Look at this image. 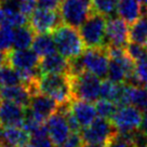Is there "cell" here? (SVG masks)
<instances>
[{
    "label": "cell",
    "mask_w": 147,
    "mask_h": 147,
    "mask_svg": "<svg viewBox=\"0 0 147 147\" xmlns=\"http://www.w3.org/2000/svg\"><path fill=\"white\" fill-rule=\"evenodd\" d=\"M36 32L29 24L14 28L13 48L12 49H29L32 45Z\"/></svg>",
    "instance_id": "22"
},
{
    "label": "cell",
    "mask_w": 147,
    "mask_h": 147,
    "mask_svg": "<svg viewBox=\"0 0 147 147\" xmlns=\"http://www.w3.org/2000/svg\"><path fill=\"white\" fill-rule=\"evenodd\" d=\"M143 5L138 0H119L117 5V15L128 24H133L141 18Z\"/></svg>",
    "instance_id": "19"
},
{
    "label": "cell",
    "mask_w": 147,
    "mask_h": 147,
    "mask_svg": "<svg viewBox=\"0 0 147 147\" xmlns=\"http://www.w3.org/2000/svg\"><path fill=\"white\" fill-rule=\"evenodd\" d=\"M30 135L21 125L0 127V146L22 147L27 145Z\"/></svg>",
    "instance_id": "15"
},
{
    "label": "cell",
    "mask_w": 147,
    "mask_h": 147,
    "mask_svg": "<svg viewBox=\"0 0 147 147\" xmlns=\"http://www.w3.org/2000/svg\"><path fill=\"white\" fill-rule=\"evenodd\" d=\"M105 147H138L130 136L117 134Z\"/></svg>",
    "instance_id": "31"
},
{
    "label": "cell",
    "mask_w": 147,
    "mask_h": 147,
    "mask_svg": "<svg viewBox=\"0 0 147 147\" xmlns=\"http://www.w3.org/2000/svg\"><path fill=\"white\" fill-rule=\"evenodd\" d=\"M70 77L71 98L95 103L101 97V78L88 71Z\"/></svg>",
    "instance_id": "3"
},
{
    "label": "cell",
    "mask_w": 147,
    "mask_h": 147,
    "mask_svg": "<svg viewBox=\"0 0 147 147\" xmlns=\"http://www.w3.org/2000/svg\"><path fill=\"white\" fill-rule=\"evenodd\" d=\"M144 147H147V143H146V145H145V146H144Z\"/></svg>",
    "instance_id": "41"
},
{
    "label": "cell",
    "mask_w": 147,
    "mask_h": 147,
    "mask_svg": "<svg viewBox=\"0 0 147 147\" xmlns=\"http://www.w3.org/2000/svg\"><path fill=\"white\" fill-rule=\"evenodd\" d=\"M145 115L143 116V119H142V124H141V128H140V131H141V133L147 138V111L146 113H144Z\"/></svg>",
    "instance_id": "35"
},
{
    "label": "cell",
    "mask_w": 147,
    "mask_h": 147,
    "mask_svg": "<svg viewBox=\"0 0 147 147\" xmlns=\"http://www.w3.org/2000/svg\"><path fill=\"white\" fill-rule=\"evenodd\" d=\"M39 62V56L32 49H12L7 53V64L16 70L37 69Z\"/></svg>",
    "instance_id": "12"
},
{
    "label": "cell",
    "mask_w": 147,
    "mask_h": 147,
    "mask_svg": "<svg viewBox=\"0 0 147 147\" xmlns=\"http://www.w3.org/2000/svg\"><path fill=\"white\" fill-rule=\"evenodd\" d=\"M106 23L105 16L92 12L79 27V34L87 49L106 47Z\"/></svg>",
    "instance_id": "4"
},
{
    "label": "cell",
    "mask_w": 147,
    "mask_h": 147,
    "mask_svg": "<svg viewBox=\"0 0 147 147\" xmlns=\"http://www.w3.org/2000/svg\"><path fill=\"white\" fill-rule=\"evenodd\" d=\"M26 109V107L14 102L0 98V127H22Z\"/></svg>",
    "instance_id": "13"
},
{
    "label": "cell",
    "mask_w": 147,
    "mask_h": 147,
    "mask_svg": "<svg viewBox=\"0 0 147 147\" xmlns=\"http://www.w3.org/2000/svg\"><path fill=\"white\" fill-rule=\"evenodd\" d=\"M129 105L136 107L142 113L147 111V87L130 84Z\"/></svg>",
    "instance_id": "23"
},
{
    "label": "cell",
    "mask_w": 147,
    "mask_h": 147,
    "mask_svg": "<svg viewBox=\"0 0 147 147\" xmlns=\"http://www.w3.org/2000/svg\"><path fill=\"white\" fill-rule=\"evenodd\" d=\"M22 147H28L27 145H25V146H22Z\"/></svg>",
    "instance_id": "40"
},
{
    "label": "cell",
    "mask_w": 147,
    "mask_h": 147,
    "mask_svg": "<svg viewBox=\"0 0 147 147\" xmlns=\"http://www.w3.org/2000/svg\"><path fill=\"white\" fill-rule=\"evenodd\" d=\"M84 143L79 132H71L61 147H83Z\"/></svg>",
    "instance_id": "32"
},
{
    "label": "cell",
    "mask_w": 147,
    "mask_h": 147,
    "mask_svg": "<svg viewBox=\"0 0 147 147\" xmlns=\"http://www.w3.org/2000/svg\"><path fill=\"white\" fill-rule=\"evenodd\" d=\"M40 75L45 74H66L69 75V60L60 53L53 52L41 57L38 65Z\"/></svg>",
    "instance_id": "17"
},
{
    "label": "cell",
    "mask_w": 147,
    "mask_h": 147,
    "mask_svg": "<svg viewBox=\"0 0 147 147\" xmlns=\"http://www.w3.org/2000/svg\"><path fill=\"white\" fill-rule=\"evenodd\" d=\"M130 42L147 45V9L145 7H143L141 18L130 26Z\"/></svg>",
    "instance_id": "20"
},
{
    "label": "cell",
    "mask_w": 147,
    "mask_h": 147,
    "mask_svg": "<svg viewBox=\"0 0 147 147\" xmlns=\"http://www.w3.org/2000/svg\"><path fill=\"white\" fill-rule=\"evenodd\" d=\"M61 0H37V7L49 10H57Z\"/></svg>",
    "instance_id": "34"
},
{
    "label": "cell",
    "mask_w": 147,
    "mask_h": 147,
    "mask_svg": "<svg viewBox=\"0 0 147 147\" xmlns=\"http://www.w3.org/2000/svg\"><path fill=\"white\" fill-rule=\"evenodd\" d=\"M18 8L21 12L29 16L37 8V0H18Z\"/></svg>",
    "instance_id": "33"
},
{
    "label": "cell",
    "mask_w": 147,
    "mask_h": 147,
    "mask_svg": "<svg viewBox=\"0 0 147 147\" xmlns=\"http://www.w3.org/2000/svg\"><path fill=\"white\" fill-rule=\"evenodd\" d=\"M69 110L76 118L81 129L88 127L96 119V107L91 102L71 100L69 103Z\"/></svg>",
    "instance_id": "16"
},
{
    "label": "cell",
    "mask_w": 147,
    "mask_h": 147,
    "mask_svg": "<svg viewBox=\"0 0 147 147\" xmlns=\"http://www.w3.org/2000/svg\"><path fill=\"white\" fill-rule=\"evenodd\" d=\"M83 147H103V146H96V145H84Z\"/></svg>",
    "instance_id": "39"
},
{
    "label": "cell",
    "mask_w": 147,
    "mask_h": 147,
    "mask_svg": "<svg viewBox=\"0 0 147 147\" xmlns=\"http://www.w3.org/2000/svg\"><path fill=\"white\" fill-rule=\"evenodd\" d=\"M0 82L3 87L23 84L20 71L7 63L0 68Z\"/></svg>",
    "instance_id": "25"
},
{
    "label": "cell",
    "mask_w": 147,
    "mask_h": 147,
    "mask_svg": "<svg viewBox=\"0 0 147 147\" xmlns=\"http://www.w3.org/2000/svg\"><path fill=\"white\" fill-rule=\"evenodd\" d=\"M32 49L37 53L39 57H43L56 51L54 39L50 32L36 34L32 45Z\"/></svg>",
    "instance_id": "21"
},
{
    "label": "cell",
    "mask_w": 147,
    "mask_h": 147,
    "mask_svg": "<svg viewBox=\"0 0 147 147\" xmlns=\"http://www.w3.org/2000/svg\"><path fill=\"white\" fill-rule=\"evenodd\" d=\"M140 2H141V5H143V7H145V8H147V0H138Z\"/></svg>",
    "instance_id": "38"
},
{
    "label": "cell",
    "mask_w": 147,
    "mask_h": 147,
    "mask_svg": "<svg viewBox=\"0 0 147 147\" xmlns=\"http://www.w3.org/2000/svg\"><path fill=\"white\" fill-rule=\"evenodd\" d=\"M0 147H1V146H0Z\"/></svg>",
    "instance_id": "43"
},
{
    "label": "cell",
    "mask_w": 147,
    "mask_h": 147,
    "mask_svg": "<svg viewBox=\"0 0 147 147\" xmlns=\"http://www.w3.org/2000/svg\"><path fill=\"white\" fill-rule=\"evenodd\" d=\"M5 63H7V54L0 52V68H1Z\"/></svg>",
    "instance_id": "36"
},
{
    "label": "cell",
    "mask_w": 147,
    "mask_h": 147,
    "mask_svg": "<svg viewBox=\"0 0 147 147\" xmlns=\"http://www.w3.org/2000/svg\"><path fill=\"white\" fill-rule=\"evenodd\" d=\"M28 24L36 34H43L53 32L63 22L57 10L36 8L28 16Z\"/></svg>",
    "instance_id": "9"
},
{
    "label": "cell",
    "mask_w": 147,
    "mask_h": 147,
    "mask_svg": "<svg viewBox=\"0 0 147 147\" xmlns=\"http://www.w3.org/2000/svg\"><path fill=\"white\" fill-rule=\"evenodd\" d=\"M127 54L134 61V63L142 59L143 56L147 55V45H140L135 42H129L128 46L125 47Z\"/></svg>",
    "instance_id": "30"
},
{
    "label": "cell",
    "mask_w": 147,
    "mask_h": 147,
    "mask_svg": "<svg viewBox=\"0 0 147 147\" xmlns=\"http://www.w3.org/2000/svg\"><path fill=\"white\" fill-rule=\"evenodd\" d=\"M14 28L9 24L3 23L0 26V52L8 53L13 48Z\"/></svg>",
    "instance_id": "26"
},
{
    "label": "cell",
    "mask_w": 147,
    "mask_h": 147,
    "mask_svg": "<svg viewBox=\"0 0 147 147\" xmlns=\"http://www.w3.org/2000/svg\"><path fill=\"white\" fill-rule=\"evenodd\" d=\"M28 147H56L53 141L48 134L47 128L36 134H32L29 138V142L27 144Z\"/></svg>",
    "instance_id": "27"
},
{
    "label": "cell",
    "mask_w": 147,
    "mask_h": 147,
    "mask_svg": "<svg viewBox=\"0 0 147 147\" xmlns=\"http://www.w3.org/2000/svg\"><path fill=\"white\" fill-rule=\"evenodd\" d=\"M95 107H96L97 115L109 120L115 114L116 109L118 108V106L116 105L115 103L104 100V98H100L98 101L95 102Z\"/></svg>",
    "instance_id": "29"
},
{
    "label": "cell",
    "mask_w": 147,
    "mask_h": 147,
    "mask_svg": "<svg viewBox=\"0 0 147 147\" xmlns=\"http://www.w3.org/2000/svg\"><path fill=\"white\" fill-rule=\"evenodd\" d=\"M27 108L39 119L46 121L51 115H53L59 109V104L52 97L40 92H35L30 97V102Z\"/></svg>",
    "instance_id": "14"
},
{
    "label": "cell",
    "mask_w": 147,
    "mask_h": 147,
    "mask_svg": "<svg viewBox=\"0 0 147 147\" xmlns=\"http://www.w3.org/2000/svg\"><path fill=\"white\" fill-rule=\"evenodd\" d=\"M3 20H5V15H3V12H2V9L0 8V26H1V24L3 23Z\"/></svg>",
    "instance_id": "37"
},
{
    "label": "cell",
    "mask_w": 147,
    "mask_h": 147,
    "mask_svg": "<svg viewBox=\"0 0 147 147\" xmlns=\"http://www.w3.org/2000/svg\"><path fill=\"white\" fill-rule=\"evenodd\" d=\"M59 12L63 24L79 28L93 12L91 0H61Z\"/></svg>",
    "instance_id": "6"
},
{
    "label": "cell",
    "mask_w": 147,
    "mask_h": 147,
    "mask_svg": "<svg viewBox=\"0 0 147 147\" xmlns=\"http://www.w3.org/2000/svg\"><path fill=\"white\" fill-rule=\"evenodd\" d=\"M79 57L84 71L93 74L101 79L107 77L109 55L106 47L87 49Z\"/></svg>",
    "instance_id": "8"
},
{
    "label": "cell",
    "mask_w": 147,
    "mask_h": 147,
    "mask_svg": "<svg viewBox=\"0 0 147 147\" xmlns=\"http://www.w3.org/2000/svg\"><path fill=\"white\" fill-rule=\"evenodd\" d=\"M146 9H147V8H146Z\"/></svg>",
    "instance_id": "42"
},
{
    "label": "cell",
    "mask_w": 147,
    "mask_h": 147,
    "mask_svg": "<svg viewBox=\"0 0 147 147\" xmlns=\"http://www.w3.org/2000/svg\"><path fill=\"white\" fill-rule=\"evenodd\" d=\"M130 42V27L120 18H108L106 23V47L124 48Z\"/></svg>",
    "instance_id": "10"
},
{
    "label": "cell",
    "mask_w": 147,
    "mask_h": 147,
    "mask_svg": "<svg viewBox=\"0 0 147 147\" xmlns=\"http://www.w3.org/2000/svg\"><path fill=\"white\" fill-rule=\"evenodd\" d=\"M56 51L66 57L67 60L75 59L81 55L86 50V46L82 41L77 28L61 24L52 32Z\"/></svg>",
    "instance_id": "2"
},
{
    "label": "cell",
    "mask_w": 147,
    "mask_h": 147,
    "mask_svg": "<svg viewBox=\"0 0 147 147\" xmlns=\"http://www.w3.org/2000/svg\"><path fill=\"white\" fill-rule=\"evenodd\" d=\"M119 0H91L92 11L105 16L111 18L117 14V5Z\"/></svg>",
    "instance_id": "24"
},
{
    "label": "cell",
    "mask_w": 147,
    "mask_h": 147,
    "mask_svg": "<svg viewBox=\"0 0 147 147\" xmlns=\"http://www.w3.org/2000/svg\"><path fill=\"white\" fill-rule=\"evenodd\" d=\"M46 127L48 134L53 141L56 147H61L71 133L68 125L65 113L59 107L53 115L46 120Z\"/></svg>",
    "instance_id": "11"
},
{
    "label": "cell",
    "mask_w": 147,
    "mask_h": 147,
    "mask_svg": "<svg viewBox=\"0 0 147 147\" xmlns=\"http://www.w3.org/2000/svg\"><path fill=\"white\" fill-rule=\"evenodd\" d=\"M142 111L132 105L119 106L110 118L113 125L121 135L131 136L140 130L142 124Z\"/></svg>",
    "instance_id": "7"
},
{
    "label": "cell",
    "mask_w": 147,
    "mask_h": 147,
    "mask_svg": "<svg viewBox=\"0 0 147 147\" xmlns=\"http://www.w3.org/2000/svg\"><path fill=\"white\" fill-rule=\"evenodd\" d=\"M37 92L52 97L59 105L71 101L70 77L66 74H45L40 75L36 81Z\"/></svg>",
    "instance_id": "1"
},
{
    "label": "cell",
    "mask_w": 147,
    "mask_h": 147,
    "mask_svg": "<svg viewBox=\"0 0 147 147\" xmlns=\"http://www.w3.org/2000/svg\"><path fill=\"white\" fill-rule=\"evenodd\" d=\"M32 95V90L25 84L3 87L0 91V98L16 103L27 108Z\"/></svg>",
    "instance_id": "18"
},
{
    "label": "cell",
    "mask_w": 147,
    "mask_h": 147,
    "mask_svg": "<svg viewBox=\"0 0 147 147\" xmlns=\"http://www.w3.org/2000/svg\"><path fill=\"white\" fill-rule=\"evenodd\" d=\"M81 138L84 145L105 147L118 134L109 119L98 117L91 124L81 130Z\"/></svg>",
    "instance_id": "5"
},
{
    "label": "cell",
    "mask_w": 147,
    "mask_h": 147,
    "mask_svg": "<svg viewBox=\"0 0 147 147\" xmlns=\"http://www.w3.org/2000/svg\"><path fill=\"white\" fill-rule=\"evenodd\" d=\"M134 78L136 86H146L147 87V55L135 62L134 68Z\"/></svg>",
    "instance_id": "28"
}]
</instances>
